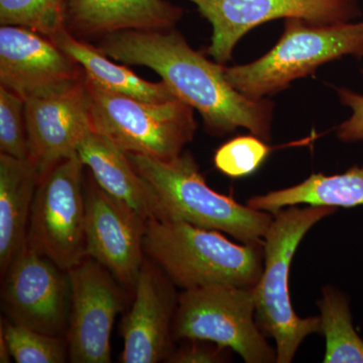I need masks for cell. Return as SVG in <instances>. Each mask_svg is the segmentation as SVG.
Returning a JSON list of instances; mask_svg holds the SVG:
<instances>
[{"label":"cell","mask_w":363,"mask_h":363,"mask_svg":"<svg viewBox=\"0 0 363 363\" xmlns=\"http://www.w3.org/2000/svg\"><path fill=\"white\" fill-rule=\"evenodd\" d=\"M97 40L98 49L109 58L156 72L178 99L199 112L212 135L243 128L271 140V100L253 99L236 90L226 80L223 66L192 49L175 28L123 30Z\"/></svg>","instance_id":"obj_1"},{"label":"cell","mask_w":363,"mask_h":363,"mask_svg":"<svg viewBox=\"0 0 363 363\" xmlns=\"http://www.w3.org/2000/svg\"><path fill=\"white\" fill-rule=\"evenodd\" d=\"M128 155L149 188L150 218L220 231L242 243H264L272 214L210 188L190 152L169 161Z\"/></svg>","instance_id":"obj_2"},{"label":"cell","mask_w":363,"mask_h":363,"mask_svg":"<svg viewBox=\"0 0 363 363\" xmlns=\"http://www.w3.org/2000/svg\"><path fill=\"white\" fill-rule=\"evenodd\" d=\"M143 250L183 290L213 285L255 288L264 271V243L238 245L220 231L149 218Z\"/></svg>","instance_id":"obj_3"},{"label":"cell","mask_w":363,"mask_h":363,"mask_svg":"<svg viewBox=\"0 0 363 363\" xmlns=\"http://www.w3.org/2000/svg\"><path fill=\"white\" fill-rule=\"evenodd\" d=\"M335 207L291 206L272 214L264 240V271L255 286V320L262 333L274 339L277 362L290 363L308 336L321 333L320 317L301 318L294 311L289 274L298 245Z\"/></svg>","instance_id":"obj_4"},{"label":"cell","mask_w":363,"mask_h":363,"mask_svg":"<svg viewBox=\"0 0 363 363\" xmlns=\"http://www.w3.org/2000/svg\"><path fill=\"white\" fill-rule=\"evenodd\" d=\"M348 55L363 58V21L319 26L291 18H286L285 30L271 51L247 65L223 66V72L236 90L262 99Z\"/></svg>","instance_id":"obj_5"},{"label":"cell","mask_w":363,"mask_h":363,"mask_svg":"<svg viewBox=\"0 0 363 363\" xmlns=\"http://www.w3.org/2000/svg\"><path fill=\"white\" fill-rule=\"evenodd\" d=\"M91 128L128 154L175 159L194 138V108L180 99L143 101L111 92L86 77Z\"/></svg>","instance_id":"obj_6"},{"label":"cell","mask_w":363,"mask_h":363,"mask_svg":"<svg viewBox=\"0 0 363 363\" xmlns=\"http://www.w3.org/2000/svg\"><path fill=\"white\" fill-rule=\"evenodd\" d=\"M173 334L175 339L209 341L235 351L247 363L277 362V351L255 320V288L213 285L184 290Z\"/></svg>","instance_id":"obj_7"},{"label":"cell","mask_w":363,"mask_h":363,"mask_svg":"<svg viewBox=\"0 0 363 363\" xmlns=\"http://www.w3.org/2000/svg\"><path fill=\"white\" fill-rule=\"evenodd\" d=\"M84 164L74 155L40 178L26 245L68 272L87 257Z\"/></svg>","instance_id":"obj_8"},{"label":"cell","mask_w":363,"mask_h":363,"mask_svg":"<svg viewBox=\"0 0 363 363\" xmlns=\"http://www.w3.org/2000/svg\"><path fill=\"white\" fill-rule=\"evenodd\" d=\"M212 26L206 54L227 63L245 33L267 21L301 18L319 26L352 23L362 16L358 0H189Z\"/></svg>","instance_id":"obj_9"},{"label":"cell","mask_w":363,"mask_h":363,"mask_svg":"<svg viewBox=\"0 0 363 363\" xmlns=\"http://www.w3.org/2000/svg\"><path fill=\"white\" fill-rule=\"evenodd\" d=\"M2 279L1 308L9 321L66 337L72 305L68 272L25 243Z\"/></svg>","instance_id":"obj_10"},{"label":"cell","mask_w":363,"mask_h":363,"mask_svg":"<svg viewBox=\"0 0 363 363\" xmlns=\"http://www.w3.org/2000/svg\"><path fill=\"white\" fill-rule=\"evenodd\" d=\"M70 321L66 333L73 363L111 362V332L125 305L124 286L96 260L86 257L68 271Z\"/></svg>","instance_id":"obj_11"},{"label":"cell","mask_w":363,"mask_h":363,"mask_svg":"<svg viewBox=\"0 0 363 363\" xmlns=\"http://www.w3.org/2000/svg\"><path fill=\"white\" fill-rule=\"evenodd\" d=\"M84 188L87 257L133 291L145 259L143 238L147 218L105 192L91 174Z\"/></svg>","instance_id":"obj_12"},{"label":"cell","mask_w":363,"mask_h":363,"mask_svg":"<svg viewBox=\"0 0 363 363\" xmlns=\"http://www.w3.org/2000/svg\"><path fill=\"white\" fill-rule=\"evenodd\" d=\"M28 159L42 178L60 162L77 154L91 128L89 100L82 81L25 100Z\"/></svg>","instance_id":"obj_13"},{"label":"cell","mask_w":363,"mask_h":363,"mask_svg":"<svg viewBox=\"0 0 363 363\" xmlns=\"http://www.w3.org/2000/svg\"><path fill=\"white\" fill-rule=\"evenodd\" d=\"M133 305L121 321L123 363L167 362L173 353L174 319L179 296L174 284L145 257L133 289Z\"/></svg>","instance_id":"obj_14"},{"label":"cell","mask_w":363,"mask_h":363,"mask_svg":"<svg viewBox=\"0 0 363 363\" xmlns=\"http://www.w3.org/2000/svg\"><path fill=\"white\" fill-rule=\"evenodd\" d=\"M84 78L82 67L50 38L23 26L0 28V86L23 100Z\"/></svg>","instance_id":"obj_15"},{"label":"cell","mask_w":363,"mask_h":363,"mask_svg":"<svg viewBox=\"0 0 363 363\" xmlns=\"http://www.w3.org/2000/svg\"><path fill=\"white\" fill-rule=\"evenodd\" d=\"M183 9L167 0H67L66 28L80 40L174 28Z\"/></svg>","instance_id":"obj_16"},{"label":"cell","mask_w":363,"mask_h":363,"mask_svg":"<svg viewBox=\"0 0 363 363\" xmlns=\"http://www.w3.org/2000/svg\"><path fill=\"white\" fill-rule=\"evenodd\" d=\"M39 176L26 160L0 155V271L25 245Z\"/></svg>","instance_id":"obj_17"},{"label":"cell","mask_w":363,"mask_h":363,"mask_svg":"<svg viewBox=\"0 0 363 363\" xmlns=\"http://www.w3.org/2000/svg\"><path fill=\"white\" fill-rule=\"evenodd\" d=\"M77 155L105 192L150 218L149 188L128 152L104 135L91 130L79 143Z\"/></svg>","instance_id":"obj_18"},{"label":"cell","mask_w":363,"mask_h":363,"mask_svg":"<svg viewBox=\"0 0 363 363\" xmlns=\"http://www.w3.org/2000/svg\"><path fill=\"white\" fill-rule=\"evenodd\" d=\"M50 39L82 67L86 77L104 89L154 104L178 99L162 81L143 80L125 66L113 63L96 45L74 37L66 28Z\"/></svg>","instance_id":"obj_19"},{"label":"cell","mask_w":363,"mask_h":363,"mask_svg":"<svg viewBox=\"0 0 363 363\" xmlns=\"http://www.w3.org/2000/svg\"><path fill=\"white\" fill-rule=\"evenodd\" d=\"M357 207L363 205V167H353L340 175L314 174L294 187L255 196L248 206L276 213L283 208L298 206Z\"/></svg>","instance_id":"obj_20"},{"label":"cell","mask_w":363,"mask_h":363,"mask_svg":"<svg viewBox=\"0 0 363 363\" xmlns=\"http://www.w3.org/2000/svg\"><path fill=\"white\" fill-rule=\"evenodd\" d=\"M326 350L325 363H363V340L355 331L347 298L336 289L326 286L318 302Z\"/></svg>","instance_id":"obj_21"},{"label":"cell","mask_w":363,"mask_h":363,"mask_svg":"<svg viewBox=\"0 0 363 363\" xmlns=\"http://www.w3.org/2000/svg\"><path fill=\"white\" fill-rule=\"evenodd\" d=\"M0 329L16 362L63 363L69 359L65 336L50 335L9 320H1Z\"/></svg>","instance_id":"obj_22"},{"label":"cell","mask_w":363,"mask_h":363,"mask_svg":"<svg viewBox=\"0 0 363 363\" xmlns=\"http://www.w3.org/2000/svg\"><path fill=\"white\" fill-rule=\"evenodd\" d=\"M66 4L67 0H0V23L52 38L66 28Z\"/></svg>","instance_id":"obj_23"},{"label":"cell","mask_w":363,"mask_h":363,"mask_svg":"<svg viewBox=\"0 0 363 363\" xmlns=\"http://www.w3.org/2000/svg\"><path fill=\"white\" fill-rule=\"evenodd\" d=\"M269 152L271 147L257 136H238L216 150L214 164L224 175L242 178L257 172Z\"/></svg>","instance_id":"obj_24"},{"label":"cell","mask_w":363,"mask_h":363,"mask_svg":"<svg viewBox=\"0 0 363 363\" xmlns=\"http://www.w3.org/2000/svg\"><path fill=\"white\" fill-rule=\"evenodd\" d=\"M0 152L18 160L28 159L25 100L0 86Z\"/></svg>","instance_id":"obj_25"},{"label":"cell","mask_w":363,"mask_h":363,"mask_svg":"<svg viewBox=\"0 0 363 363\" xmlns=\"http://www.w3.org/2000/svg\"><path fill=\"white\" fill-rule=\"evenodd\" d=\"M179 350H174L166 362L169 363H217L226 359L227 348L205 340H190Z\"/></svg>","instance_id":"obj_26"},{"label":"cell","mask_w":363,"mask_h":363,"mask_svg":"<svg viewBox=\"0 0 363 363\" xmlns=\"http://www.w3.org/2000/svg\"><path fill=\"white\" fill-rule=\"evenodd\" d=\"M337 91L341 102L352 111L350 118L338 126V138L346 143L363 140V95L346 88Z\"/></svg>","instance_id":"obj_27"},{"label":"cell","mask_w":363,"mask_h":363,"mask_svg":"<svg viewBox=\"0 0 363 363\" xmlns=\"http://www.w3.org/2000/svg\"><path fill=\"white\" fill-rule=\"evenodd\" d=\"M13 357H11V350H9V344L4 337V332L0 329V362L9 363L11 362Z\"/></svg>","instance_id":"obj_28"}]
</instances>
